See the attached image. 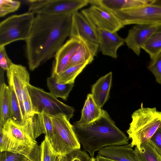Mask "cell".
I'll return each mask as SVG.
<instances>
[{
  "mask_svg": "<svg viewBox=\"0 0 161 161\" xmlns=\"http://www.w3.org/2000/svg\"><path fill=\"white\" fill-rule=\"evenodd\" d=\"M27 88L34 113H44L50 116L63 114L69 120L73 117L74 108L59 100L50 92L30 84Z\"/></svg>",
  "mask_w": 161,
  "mask_h": 161,
  "instance_id": "5b68a950",
  "label": "cell"
},
{
  "mask_svg": "<svg viewBox=\"0 0 161 161\" xmlns=\"http://www.w3.org/2000/svg\"><path fill=\"white\" fill-rule=\"evenodd\" d=\"M9 86L13 87L18 98L24 121L23 101L29 96L27 86L30 84V74L26 67L12 63L6 70Z\"/></svg>",
  "mask_w": 161,
  "mask_h": 161,
  "instance_id": "7c38bea8",
  "label": "cell"
},
{
  "mask_svg": "<svg viewBox=\"0 0 161 161\" xmlns=\"http://www.w3.org/2000/svg\"><path fill=\"white\" fill-rule=\"evenodd\" d=\"M131 118L126 132L131 141L130 144L131 147H136L139 149L141 145L149 139L161 127V112L156 107L141 106L133 113Z\"/></svg>",
  "mask_w": 161,
  "mask_h": 161,
  "instance_id": "3957f363",
  "label": "cell"
},
{
  "mask_svg": "<svg viewBox=\"0 0 161 161\" xmlns=\"http://www.w3.org/2000/svg\"><path fill=\"white\" fill-rule=\"evenodd\" d=\"M2 126L10 139L9 152L21 154L26 156L29 160L33 161L41 149L36 142L32 140L20 125L11 119H9Z\"/></svg>",
  "mask_w": 161,
  "mask_h": 161,
  "instance_id": "8992f818",
  "label": "cell"
},
{
  "mask_svg": "<svg viewBox=\"0 0 161 161\" xmlns=\"http://www.w3.org/2000/svg\"><path fill=\"white\" fill-rule=\"evenodd\" d=\"M147 68L154 75L156 82L161 85V52L150 59Z\"/></svg>",
  "mask_w": 161,
  "mask_h": 161,
  "instance_id": "4dcf8cb0",
  "label": "cell"
},
{
  "mask_svg": "<svg viewBox=\"0 0 161 161\" xmlns=\"http://www.w3.org/2000/svg\"><path fill=\"white\" fill-rule=\"evenodd\" d=\"M55 131L56 152L61 155H66L80 149L79 142L71 125L63 114L50 116Z\"/></svg>",
  "mask_w": 161,
  "mask_h": 161,
  "instance_id": "52a82bcc",
  "label": "cell"
},
{
  "mask_svg": "<svg viewBox=\"0 0 161 161\" xmlns=\"http://www.w3.org/2000/svg\"><path fill=\"white\" fill-rule=\"evenodd\" d=\"M113 13L124 26L161 23V6L157 5L152 4Z\"/></svg>",
  "mask_w": 161,
  "mask_h": 161,
  "instance_id": "9c48e42d",
  "label": "cell"
},
{
  "mask_svg": "<svg viewBox=\"0 0 161 161\" xmlns=\"http://www.w3.org/2000/svg\"><path fill=\"white\" fill-rule=\"evenodd\" d=\"M47 86L50 92L56 98L67 100L69 94L74 86V83L66 84L58 83L55 77L51 76L47 80Z\"/></svg>",
  "mask_w": 161,
  "mask_h": 161,
  "instance_id": "603a6c76",
  "label": "cell"
},
{
  "mask_svg": "<svg viewBox=\"0 0 161 161\" xmlns=\"http://www.w3.org/2000/svg\"><path fill=\"white\" fill-rule=\"evenodd\" d=\"M94 58L88 49L81 43L70 59L66 69L86 63L90 64L93 61Z\"/></svg>",
  "mask_w": 161,
  "mask_h": 161,
  "instance_id": "484cf974",
  "label": "cell"
},
{
  "mask_svg": "<svg viewBox=\"0 0 161 161\" xmlns=\"http://www.w3.org/2000/svg\"><path fill=\"white\" fill-rule=\"evenodd\" d=\"M72 14H36L28 38L26 54L29 68L34 71L53 57L69 37Z\"/></svg>",
  "mask_w": 161,
  "mask_h": 161,
  "instance_id": "6da1fadb",
  "label": "cell"
},
{
  "mask_svg": "<svg viewBox=\"0 0 161 161\" xmlns=\"http://www.w3.org/2000/svg\"><path fill=\"white\" fill-rule=\"evenodd\" d=\"M60 155L59 154L56 158L55 161H59Z\"/></svg>",
  "mask_w": 161,
  "mask_h": 161,
  "instance_id": "ab89813d",
  "label": "cell"
},
{
  "mask_svg": "<svg viewBox=\"0 0 161 161\" xmlns=\"http://www.w3.org/2000/svg\"><path fill=\"white\" fill-rule=\"evenodd\" d=\"M161 25V23L135 24L129 30L125 39V42L129 48L139 56L142 46Z\"/></svg>",
  "mask_w": 161,
  "mask_h": 161,
  "instance_id": "4fadbf2b",
  "label": "cell"
},
{
  "mask_svg": "<svg viewBox=\"0 0 161 161\" xmlns=\"http://www.w3.org/2000/svg\"><path fill=\"white\" fill-rule=\"evenodd\" d=\"M69 38L80 41L94 57L99 49V41L97 33L90 24L81 12L72 14Z\"/></svg>",
  "mask_w": 161,
  "mask_h": 161,
  "instance_id": "30bf717a",
  "label": "cell"
},
{
  "mask_svg": "<svg viewBox=\"0 0 161 161\" xmlns=\"http://www.w3.org/2000/svg\"><path fill=\"white\" fill-rule=\"evenodd\" d=\"M141 48L154 59L161 52V25L142 46Z\"/></svg>",
  "mask_w": 161,
  "mask_h": 161,
  "instance_id": "cb8c5ba5",
  "label": "cell"
},
{
  "mask_svg": "<svg viewBox=\"0 0 161 161\" xmlns=\"http://www.w3.org/2000/svg\"><path fill=\"white\" fill-rule=\"evenodd\" d=\"M34 14L28 12L8 17L0 23V47L28 38L34 20Z\"/></svg>",
  "mask_w": 161,
  "mask_h": 161,
  "instance_id": "277c9868",
  "label": "cell"
},
{
  "mask_svg": "<svg viewBox=\"0 0 161 161\" xmlns=\"http://www.w3.org/2000/svg\"><path fill=\"white\" fill-rule=\"evenodd\" d=\"M40 146L42 152L41 161H55L59 154L53 150L46 136Z\"/></svg>",
  "mask_w": 161,
  "mask_h": 161,
  "instance_id": "83f0119b",
  "label": "cell"
},
{
  "mask_svg": "<svg viewBox=\"0 0 161 161\" xmlns=\"http://www.w3.org/2000/svg\"><path fill=\"white\" fill-rule=\"evenodd\" d=\"M28 161H30V160H29Z\"/></svg>",
  "mask_w": 161,
  "mask_h": 161,
  "instance_id": "b9f144b4",
  "label": "cell"
},
{
  "mask_svg": "<svg viewBox=\"0 0 161 161\" xmlns=\"http://www.w3.org/2000/svg\"><path fill=\"white\" fill-rule=\"evenodd\" d=\"M10 142L9 136L2 127L0 125V148L1 152H9Z\"/></svg>",
  "mask_w": 161,
  "mask_h": 161,
  "instance_id": "836d02e7",
  "label": "cell"
},
{
  "mask_svg": "<svg viewBox=\"0 0 161 161\" xmlns=\"http://www.w3.org/2000/svg\"><path fill=\"white\" fill-rule=\"evenodd\" d=\"M25 133L33 141L42 134H46L42 113H34L20 125Z\"/></svg>",
  "mask_w": 161,
  "mask_h": 161,
  "instance_id": "d6986e66",
  "label": "cell"
},
{
  "mask_svg": "<svg viewBox=\"0 0 161 161\" xmlns=\"http://www.w3.org/2000/svg\"><path fill=\"white\" fill-rule=\"evenodd\" d=\"M153 4L161 6V0H154Z\"/></svg>",
  "mask_w": 161,
  "mask_h": 161,
  "instance_id": "f35d334b",
  "label": "cell"
},
{
  "mask_svg": "<svg viewBox=\"0 0 161 161\" xmlns=\"http://www.w3.org/2000/svg\"><path fill=\"white\" fill-rule=\"evenodd\" d=\"M149 140L151 144L161 157V127L157 130Z\"/></svg>",
  "mask_w": 161,
  "mask_h": 161,
  "instance_id": "e575fe53",
  "label": "cell"
},
{
  "mask_svg": "<svg viewBox=\"0 0 161 161\" xmlns=\"http://www.w3.org/2000/svg\"><path fill=\"white\" fill-rule=\"evenodd\" d=\"M94 28L117 32L124 26L113 12L97 5H92L80 12Z\"/></svg>",
  "mask_w": 161,
  "mask_h": 161,
  "instance_id": "8fae6325",
  "label": "cell"
},
{
  "mask_svg": "<svg viewBox=\"0 0 161 161\" xmlns=\"http://www.w3.org/2000/svg\"><path fill=\"white\" fill-rule=\"evenodd\" d=\"M28 12L33 14H73L89 3L88 0H30Z\"/></svg>",
  "mask_w": 161,
  "mask_h": 161,
  "instance_id": "ba28073f",
  "label": "cell"
},
{
  "mask_svg": "<svg viewBox=\"0 0 161 161\" xmlns=\"http://www.w3.org/2000/svg\"><path fill=\"white\" fill-rule=\"evenodd\" d=\"M81 43L77 39L69 38L63 44L54 57L51 76L56 77L66 69L70 59Z\"/></svg>",
  "mask_w": 161,
  "mask_h": 161,
  "instance_id": "9a60e30c",
  "label": "cell"
},
{
  "mask_svg": "<svg viewBox=\"0 0 161 161\" xmlns=\"http://www.w3.org/2000/svg\"><path fill=\"white\" fill-rule=\"evenodd\" d=\"M10 117L9 87L3 82L0 87V125L3 126Z\"/></svg>",
  "mask_w": 161,
  "mask_h": 161,
  "instance_id": "44dd1931",
  "label": "cell"
},
{
  "mask_svg": "<svg viewBox=\"0 0 161 161\" xmlns=\"http://www.w3.org/2000/svg\"></svg>",
  "mask_w": 161,
  "mask_h": 161,
  "instance_id": "7bdbcfd3",
  "label": "cell"
},
{
  "mask_svg": "<svg viewBox=\"0 0 161 161\" xmlns=\"http://www.w3.org/2000/svg\"><path fill=\"white\" fill-rule=\"evenodd\" d=\"M154 0H88L91 5L102 6L113 12L152 4Z\"/></svg>",
  "mask_w": 161,
  "mask_h": 161,
  "instance_id": "2e32d148",
  "label": "cell"
},
{
  "mask_svg": "<svg viewBox=\"0 0 161 161\" xmlns=\"http://www.w3.org/2000/svg\"><path fill=\"white\" fill-rule=\"evenodd\" d=\"M47 137L52 148L56 152V141L55 131L50 116L42 113Z\"/></svg>",
  "mask_w": 161,
  "mask_h": 161,
  "instance_id": "f1b7e54d",
  "label": "cell"
},
{
  "mask_svg": "<svg viewBox=\"0 0 161 161\" xmlns=\"http://www.w3.org/2000/svg\"><path fill=\"white\" fill-rule=\"evenodd\" d=\"M23 106L25 113V121L26 119L29 118L34 113L31 101L29 95L24 101Z\"/></svg>",
  "mask_w": 161,
  "mask_h": 161,
  "instance_id": "8d00e7d4",
  "label": "cell"
},
{
  "mask_svg": "<svg viewBox=\"0 0 161 161\" xmlns=\"http://www.w3.org/2000/svg\"><path fill=\"white\" fill-rule=\"evenodd\" d=\"M88 63L70 67L56 76L57 81L59 83H74L75 79L86 66Z\"/></svg>",
  "mask_w": 161,
  "mask_h": 161,
  "instance_id": "d4e9b609",
  "label": "cell"
},
{
  "mask_svg": "<svg viewBox=\"0 0 161 161\" xmlns=\"http://www.w3.org/2000/svg\"><path fill=\"white\" fill-rule=\"evenodd\" d=\"M112 79V73L110 72L100 77L92 86L91 94L94 101L101 108L109 98Z\"/></svg>",
  "mask_w": 161,
  "mask_h": 161,
  "instance_id": "ac0fdd59",
  "label": "cell"
},
{
  "mask_svg": "<svg viewBox=\"0 0 161 161\" xmlns=\"http://www.w3.org/2000/svg\"><path fill=\"white\" fill-rule=\"evenodd\" d=\"M12 62L8 57L5 47H0V65L3 70H7L9 68Z\"/></svg>",
  "mask_w": 161,
  "mask_h": 161,
  "instance_id": "d590c367",
  "label": "cell"
},
{
  "mask_svg": "<svg viewBox=\"0 0 161 161\" xmlns=\"http://www.w3.org/2000/svg\"><path fill=\"white\" fill-rule=\"evenodd\" d=\"M97 153L99 156L114 161H137L130 144L105 147L99 150Z\"/></svg>",
  "mask_w": 161,
  "mask_h": 161,
  "instance_id": "e0dca14e",
  "label": "cell"
},
{
  "mask_svg": "<svg viewBox=\"0 0 161 161\" xmlns=\"http://www.w3.org/2000/svg\"><path fill=\"white\" fill-rule=\"evenodd\" d=\"M137 161H161V157L148 139L142 143L138 149L134 150Z\"/></svg>",
  "mask_w": 161,
  "mask_h": 161,
  "instance_id": "7402d4cb",
  "label": "cell"
},
{
  "mask_svg": "<svg viewBox=\"0 0 161 161\" xmlns=\"http://www.w3.org/2000/svg\"><path fill=\"white\" fill-rule=\"evenodd\" d=\"M66 155L68 161H88L91 158L87 152L80 149L75 151Z\"/></svg>",
  "mask_w": 161,
  "mask_h": 161,
  "instance_id": "d6a6232c",
  "label": "cell"
},
{
  "mask_svg": "<svg viewBox=\"0 0 161 161\" xmlns=\"http://www.w3.org/2000/svg\"><path fill=\"white\" fill-rule=\"evenodd\" d=\"M102 112V109L94 101L92 94H88L81 111V118L75 123L79 124L90 123L98 119Z\"/></svg>",
  "mask_w": 161,
  "mask_h": 161,
  "instance_id": "ffe728a7",
  "label": "cell"
},
{
  "mask_svg": "<svg viewBox=\"0 0 161 161\" xmlns=\"http://www.w3.org/2000/svg\"><path fill=\"white\" fill-rule=\"evenodd\" d=\"M94 29L98 37L100 51L103 55L117 58L118 49L125 43V39L120 37L117 32H112L100 28Z\"/></svg>",
  "mask_w": 161,
  "mask_h": 161,
  "instance_id": "5bb4252c",
  "label": "cell"
},
{
  "mask_svg": "<svg viewBox=\"0 0 161 161\" xmlns=\"http://www.w3.org/2000/svg\"><path fill=\"white\" fill-rule=\"evenodd\" d=\"M9 87L10 102V119L19 125H22L24 123V119L22 114L18 98L13 87L10 86Z\"/></svg>",
  "mask_w": 161,
  "mask_h": 161,
  "instance_id": "4316f807",
  "label": "cell"
},
{
  "mask_svg": "<svg viewBox=\"0 0 161 161\" xmlns=\"http://www.w3.org/2000/svg\"><path fill=\"white\" fill-rule=\"evenodd\" d=\"M20 4V2L18 1L0 0V17H3L17 11L19 8Z\"/></svg>",
  "mask_w": 161,
  "mask_h": 161,
  "instance_id": "f546056e",
  "label": "cell"
},
{
  "mask_svg": "<svg viewBox=\"0 0 161 161\" xmlns=\"http://www.w3.org/2000/svg\"><path fill=\"white\" fill-rule=\"evenodd\" d=\"M73 128L77 138L91 158L102 148L129 144V138L116 125L108 112L102 109L101 116L87 124L74 122Z\"/></svg>",
  "mask_w": 161,
  "mask_h": 161,
  "instance_id": "7a4b0ae2",
  "label": "cell"
},
{
  "mask_svg": "<svg viewBox=\"0 0 161 161\" xmlns=\"http://www.w3.org/2000/svg\"><path fill=\"white\" fill-rule=\"evenodd\" d=\"M93 158H91V159L89 160L88 161H93Z\"/></svg>",
  "mask_w": 161,
  "mask_h": 161,
  "instance_id": "60d3db41",
  "label": "cell"
},
{
  "mask_svg": "<svg viewBox=\"0 0 161 161\" xmlns=\"http://www.w3.org/2000/svg\"><path fill=\"white\" fill-rule=\"evenodd\" d=\"M59 161H68L67 156L60 155L59 158Z\"/></svg>",
  "mask_w": 161,
  "mask_h": 161,
  "instance_id": "74e56055",
  "label": "cell"
},
{
  "mask_svg": "<svg viewBox=\"0 0 161 161\" xmlns=\"http://www.w3.org/2000/svg\"><path fill=\"white\" fill-rule=\"evenodd\" d=\"M25 156L18 153L9 152H1L0 161H28Z\"/></svg>",
  "mask_w": 161,
  "mask_h": 161,
  "instance_id": "1f68e13d",
  "label": "cell"
}]
</instances>
